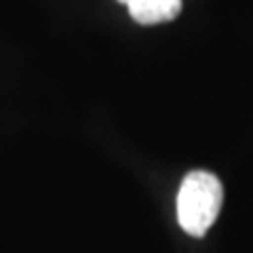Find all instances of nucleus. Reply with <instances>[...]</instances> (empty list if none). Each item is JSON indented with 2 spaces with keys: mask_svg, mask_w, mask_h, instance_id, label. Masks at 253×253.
Returning <instances> with one entry per match:
<instances>
[{
  "mask_svg": "<svg viewBox=\"0 0 253 253\" xmlns=\"http://www.w3.org/2000/svg\"><path fill=\"white\" fill-rule=\"evenodd\" d=\"M224 203V188L217 175L196 169L181 179L177 192V221L190 236H205L215 224Z\"/></svg>",
  "mask_w": 253,
  "mask_h": 253,
  "instance_id": "f257e3e1",
  "label": "nucleus"
},
{
  "mask_svg": "<svg viewBox=\"0 0 253 253\" xmlns=\"http://www.w3.org/2000/svg\"><path fill=\"white\" fill-rule=\"evenodd\" d=\"M129 9L131 17L141 26H156L175 19L181 11V0H118Z\"/></svg>",
  "mask_w": 253,
  "mask_h": 253,
  "instance_id": "f03ea898",
  "label": "nucleus"
}]
</instances>
